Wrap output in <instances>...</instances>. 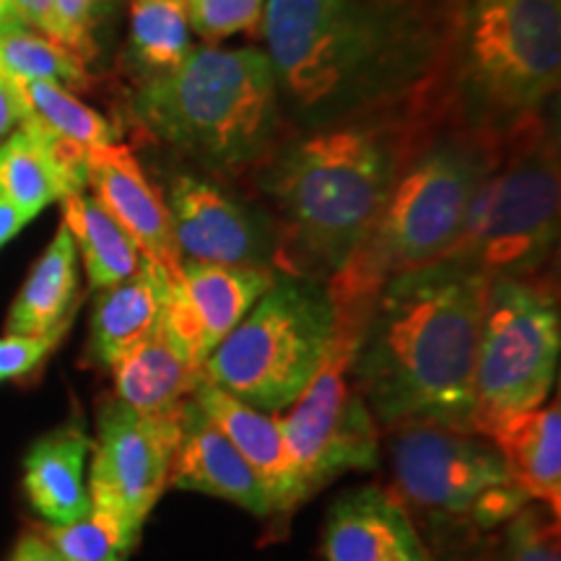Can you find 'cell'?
Returning <instances> with one entry per match:
<instances>
[{"label": "cell", "instance_id": "8d00e7d4", "mask_svg": "<svg viewBox=\"0 0 561 561\" xmlns=\"http://www.w3.org/2000/svg\"><path fill=\"white\" fill-rule=\"evenodd\" d=\"M30 221L32 219L24 210H19L16 206H11L9 201L0 198V248H5V244H9Z\"/></svg>", "mask_w": 561, "mask_h": 561}, {"label": "cell", "instance_id": "e575fe53", "mask_svg": "<svg viewBox=\"0 0 561 561\" xmlns=\"http://www.w3.org/2000/svg\"><path fill=\"white\" fill-rule=\"evenodd\" d=\"M11 3L16 5V11L21 13V19H24L26 24L37 26L45 37L58 42V24H55L53 0H11Z\"/></svg>", "mask_w": 561, "mask_h": 561}, {"label": "cell", "instance_id": "3957f363", "mask_svg": "<svg viewBox=\"0 0 561 561\" xmlns=\"http://www.w3.org/2000/svg\"><path fill=\"white\" fill-rule=\"evenodd\" d=\"M489 276L458 257L392 276L364 322L348 380L380 434L473 432V371Z\"/></svg>", "mask_w": 561, "mask_h": 561}, {"label": "cell", "instance_id": "f1b7e54d", "mask_svg": "<svg viewBox=\"0 0 561 561\" xmlns=\"http://www.w3.org/2000/svg\"><path fill=\"white\" fill-rule=\"evenodd\" d=\"M37 530L66 561H125L138 543L117 517L94 507L79 520L42 523Z\"/></svg>", "mask_w": 561, "mask_h": 561}, {"label": "cell", "instance_id": "d590c367", "mask_svg": "<svg viewBox=\"0 0 561 561\" xmlns=\"http://www.w3.org/2000/svg\"><path fill=\"white\" fill-rule=\"evenodd\" d=\"M9 561H66V559H62L60 553L39 536L37 528H32L19 538L16 549H13Z\"/></svg>", "mask_w": 561, "mask_h": 561}, {"label": "cell", "instance_id": "7c38bea8", "mask_svg": "<svg viewBox=\"0 0 561 561\" xmlns=\"http://www.w3.org/2000/svg\"><path fill=\"white\" fill-rule=\"evenodd\" d=\"M187 405L178 413L133 411L130 405L107 398L96 413V437L91 439L89 500L91 507L110 512L130 536L140 538L167 489L180 450Z\"/></svg>", "mask_w": 561, "mask_h": 561}, {"label": "cell", "instance_id": "5bb4252c", "mask_svg": "<svg viewBox=\"0 0 561 561\" xmlns=\"http://www.w3.org/2000/svg\"><path fill=\"white\" fill-rule=\"evenodd\" d=\"M273 280V268L182 261V284H170L161 331L203 364Z\"/></svg>", "mask_w": 561, "mask_h": 561}, {"label": "cell", "instance_id": "4316f807", "mask_svg": "<svg viewBox=\"0 0 561 561\" xmlns=\"http://www.w3.org/2000/svg\"><path fill=\"white\" fill-rule=\"evenodd\" d=\"M19 91L21 102H24L26 123L39 125V128L79 146L83 151L117 144L115 128L107 117L87 107L73 91L50 81H19Z\"/></svg>", "mask_w": 561, "mask_h": 561}, {"label": "cell", "instance_id": "9c48e42d", "mask_svg": "<svg viewBox=\"0 0 561 561\" xmlns=\"http://www.w3.org/2000/svg\"><path fill=\"white\" fill-rule=\"evenodd\" d=\"M561 314L551 276H494L476 351L473 434L481 421L533 411L557 382Z\"/></svg>", "mask_w": 561, "mask_h": 561}, {"label": "cell", "instance_id": "4dcf8cb0", "mask_svg": "<svg viewBox=\"0 0 561 561\" xmlns=\"http://www.w3.org/2000/svg\"><path fill=\"white\" fill-rule=\"evenodd\" d=\"M510 561H561L559 517L538 504H525L510 520Z\"/></svg>", "mask_w": 561, "mask_h": 561}, {"label": "cell", "instance_id": "44dd1931", "mask_svg": "<svg viewBox=\"0 0 561 561\" xmlns=\"http://www.w3.org/2000/svg\"><path fill=\"white\" fill-rule=\"evenodd\" d=\"M170 284V276L144 257L136 276L102 289L89 322V362L110 369L130 348L151 339L164 320Z\"/></svg>", "mask_w": 561, "mask_h": 561}, {"label": "cell", "instance_id": "e0dca14e", "mask_svg": "<svg viewBox=\"0 0 561 561\" xmlns=\"http://www.w3.org/2000/svg\"><path fill=\"white\" fill-rule=\"evenodd\" d=\"M87 187V151L34 123H21L0 144V198L30 219L50 203Z\"/></svg>", "mask_w": 561, "mask_h": 561}, {"label": "cell", "instance_id": "30bf717a", "mask_svg": "<svg viewBox=\"0 0 561 561\" xmlns=\"http://www.w3.org/2000/svg\"><path fill=\"white\" fill-rule=\"evenodd\" d=\"M390 434L392 483L401 507L476 528L510 523L530 500L515 486L486 437L447 426L411 424Z\"/></svg>", "mask_w": 561, "mask_h": 561}, {"label": "cell", "instance_id": "836d02e7", "mask_svg": "<svg viewBox=\"0 0 561 561\" xmlns=\"http://www.w3.org/2000/svg\"><path fill=\"white\" fill-rule=\"evenodd\" d=\"M24 121V102H21L19 81L0 66V140Z\"/></svg>", "mask_w": 561, "mask_h": 561}, {"label": "cell", "instance_id": "1f68e13d", "mask_svg": "<svg viewBox=\"0 0 561 561\" xmlns=\"http://www.w3.org/2000/svg\"><path fill=\"white\" fill-rule=\"evenodd\" d=\"M68 328L45 335H3L0 339V382L24 380L58 348Z\"/></svg>", "mask_w": 561, "mask_h": 561}, {"label": "cell", "instance_id": "83f0119b", "mask_svg": "<svg viewBox=\"0 0 561 561\" xmlns=\"http://www.w3.org/2000/svg\"><path fill=\"white\" fill-rule=\"evenodd\" d=\"M0 66L19 81H50L68 91L89 89L83 62L58 42L32 30L0 34Z\"/></svg>", "mask_w": 561, "mask_h": 561}, {"label": "cell", "instance_id": "f546056e", "mask_svg": "<svg viewBox=\"0 0 561 561\" xmlns=\"http://www.w3.org/2000/svg\"><path fill=\"white\" fill-rule=\"evenodd\" d=\"M187 24L206 42L261 32L265 0H182Z\"/></svg>", "mask_w": 561, "mask_h": 561}, {"label": "cell", "instance_id": "7402d4cb", "mask_svg": "<svg viewBox=\"0 0 561 561\" xmlns=\"http://www.w3.org/2000/svg\"><path fill=\"white\" fill-rule=\"evenodd\" d=\"M91 437L79 421H68L32 445L24 458V491L45 523H73L89 515L87 458Z\"/></svg>", "mask_w": 561, "mask_h": 561}, {"label": "cell", "instance_id": "603a6c76", "mask_svg": "<svg viewBox=\"0 0 561 561\" xmlns=\"http://www.w3.org/2000/svg\"><path fill=\"white\" fill-rule=\"evenodd\" d=\"M110 371L117 401L149 416L182 411L203 382V364L161 328L112 364Z\"/></svg>", "mask_w": 561, "mask_h": 561}, {"label": "cell", "instance_id": "6da1fadb", "mask_svg": "<svg viewBox=\"0 0 561 561\" xmlns=\"http://www.w3.org/2000/svg\"><path fill=\"white\" fill-rule=\"evenodd\" d=\"M466 0H265L261 32L291 133L447 100Z\"/></svg>", "mask_w": 561, "mask_h": 561}, {"label": "cell", "instance_id": "ba28073f", "mask_svg": "<svg viewBox=\"0 0 561 561\" xmlns=\"http://www.w3.org/2000/svg\"><path fill=\"white\" fill-rule=\"evenodd\" d=\"M335 312L325 280L276 276L240 325L203 362V377L242 403L280 413L325 359Z\"/></svg>", "mask_w": 561, "mask_h": 561}, {"label": "cell", "instance_id": "ac0fdd59", "mask_svg": "<svg viewBox=\"0 0 561 561\" xmlns=\"http://www.w3.org/2000/svg\"><path fill=\"white\" fill-rule=\"evenodd\" d=\"M193 403L210 424L227 434L231 445L250 462L273 504V515H289L294 507L305 504L297 468L273 413L252 409L227 390L206 382V377L195 390Z\"/></svg>", "mask_w": 561, "mask_h": 561}, {"label": "cell", "instance_id": "52a82bcc", "mask_svg": "<svg viewBox=\"0 0 561 561\" xmlns=\"http://www.w3.org/2000/svg\"><path fill=\"white\" fill-rule=\"evenodd\" d=\"M559 138L549 112L517 117L496 138L491 170L450 257L494 276H536L559 234Z\"/></svg>", "mask_w": 561, "mask_h": 561}, {"label": "cell", "instance_id": "d6a6232c", "mask_svg": "<svg viewBox=\"0 0 561 561\" xmlns=\"http://www.w3.org/2000/svg\"><path fill=\"white\" fill-rule=\"evenodd\" d=\"M53 9L55 24H58V45L87 62L94 55L91 21H94L96 0H53Z\"/></svg>", "mask_w": 561, "mask_h": 561}, {"label": "cell", "instance_id": "74e56055", "mask_svg": "<svg viewBox=\"0 0 561 561\" xmlns=\"http://www.w3.org/2000/svg\"><path fill=\"white\" fill-rule=\"evenodd\" d=\"M21 30H30V24L21 19V13L16 11V5H13L11 0H0V34Z\"/></svg>", "mask_w": 561, "mask_h": 561}, {"label": "cell", "instance_id": "484cf974", "mask_svg": "<svg viewBox=\"0 0 561 561\" xmlns=\"http://www.w3.org/2000/svg\"><path fill=\"white\" fill-rule=\"evenodd\" d=\"M193 50L182 0H136L130 9L128 62L138 83L172 73Z\"/></svg>", "mask_w": 561, "mask_h": 561}, {"label": "cell", "instance_id": "ffe728a7", "mask_svg": "<svg viewBox=\"0 0 561 561\" xmlns=\"http://www.w3.org/2000/svg\"><path fill=\"white\" fill-rule=\"evenodd\" d=\"M476 434L502 455L512 483L551 515H561V409L559 398L533 411L481 421Z\"/></svg>", "mask_w": 561, "mask_h": 561}, {"label": "cell", "instance_id": "8fae6325", "mask_svg": "<svg viewBox=\"0 0 561 561\" xmlns=\"http://www.w3.org/2000/svg\"><path fill=\"white\" fill-rule=\"evenodd\" d=\"M362 325L335 320L333 343L314 377L284 416L286 447L299 476L301 502L346 471H369L380 460V430L348 380Z\"/></svg>", "mask_w": 561, "mask_h": 561}, {"label": "cell", "instance_id": "4fadbf2b", "mask_svg": "<svg viewBox=\"0 0 561 561\" xmlns=\"http://www.w3.org/2000/svg\"><path fill=\"white\" fill-rule=\"evenodd\" d=\"M167 210L182 261L273 268L276 224L268 208L237 195L206 172H180L167 182Z\"/></svg>", "mask_w": 561, "mask_h": 561}, {"label": "cell", "instance_id": "277c9868", "mask_svg": "<svg viewBox=\"0 0 561 561\" xmlns=\"http://www.w3.org/2000/svg\"><path fill=\"white\" fill-rule=\"evenodd\" d=\"M500 133L462 128L447 117L409 159L375 224L325 280L335 320L364 325L392 276L453 255L468 208L491 170Z\"/></svg>", "mask_w": 561, "mask_h": 561}, {"label": "cell", "instance_id": "8992f818", "mask_svg": "<svg viewBox=\"0 0 561 561\" xmlns=\"http://www.w3.org/2000/svg\"><path fill=\"white\" fill-rule=\"evenodd\" d=\"M561 76V0H466L447 68V115L502 133L546 110Z\"/></svg>", "mask_w": 561, "mask_h": 561}, {"label": "cell", "instance_id": "5b68a950", "mask_svg": "<svg viewBox=\"0 0 561 561\" xmlns=\"http://www.w3.org/2000/svg\"><path fill=\"white\" fill-rule=\"evenodd\" d=\"M133 112L151 138L221 180L252 174L291 136L257 47H193L172 73L138 83Z\"/></svg>", "mask_w": 561, "mask_h": 561}, {"label": "cell", "instance_id": "cb8c5ba5", "mask_svg": "<svg viewBox=\"0 0 561 561\" xmlns=\"http://www.w3.org/2000/svg\"><path fill=\"white\" fill-rule=\"evenodd\" d=\"M76 294H79V252L66 224H60L55 240L34 263L30 278L24 280L16 301L11 305L5 333L45 335L62 331L70 325Z\"/></svg>", "mask_w": 561, "mask_h": 561}, {"label": "cell", "instance_id": "d6986e66", "mask_svg": "<svg viewBox=\"0 0 561 561\" xmlns=\"http://www.w3.org/2000/svg\"><path fill=\"white\" fill-rule=\"evenodd\" d=\"M170 489L201 491V494L227 500L257 517H271L273 504L250 462L231 445L227 434L214 426L187 403L180 450L174 455Z\"/></svg>", "mask_w": 561, "mask_h": 561}, {"label": "cell", "instance_id": "7a4b0ae2", "mask_svg": "<svg viewBox=\"0 0 561 561\" xmlns=\"http://www.w3.org/2000/svg\"><path fill=\"white\" fill-rule=\"evenodd\" d=\"M447 117V100H437L280 140L252 172L276 224L273 271L331 278L380 216L409 159Z\"/></svg>", "mask_w": 561, "mask_h": 561}, {"label": "cell", "instance_id": "d4e9b609", "mask_svg": "<svg viewBox=\"0 0 561 561\" xmlns=\"http://www.w3.org/2000/svg\"><path fill=\"white\" fill-rule=\"evenodd\" d=\"M62 203V224L81 252L91 289H110L136 276L144 255L121 224L94 195L70 193Z\"/></svg>", "mask_w": 561, "mask_h": 561}, {"label": "cell", "instance_id": "9a60e30c", "mask_svg": "<svg viewBox=\"0 0 561 561\" xmlns=\"http://www.w3.org/2000/svg\"><path fill=\"white\" fill-rule=\"evenodd\" d=\"M87 185L110 216L128 231L140 255L182 284V255L172 234L167 203L128 146L110 144L87 151Z\"/></svg>", "mask_w": 561, "mask_h": 561}, {"label": "cell", "instance_id": "2e32d148", "mask_svg": "<svg viewBox=\"0 0 561 561\" xmlns=\"http://www.w3.org/2000/svg\"><path fill=\"white\" fill-rule=\"evenodd\" d=\"M322 553L328 561H432L409 512L380 486L351 491L333 504Z\"/></svg>", "mask_w": 561, "mask_h": 561}]
</instances>
